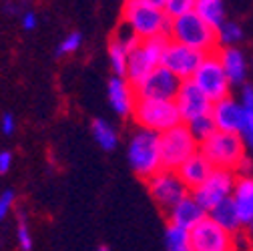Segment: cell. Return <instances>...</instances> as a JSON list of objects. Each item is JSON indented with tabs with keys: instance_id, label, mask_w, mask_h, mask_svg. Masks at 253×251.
Segmentation results:
<instances>
[{
	"instance_id": "obj_1",
	"label": "cell",
	"mask_w": 253,
	"mask_h": 251,
	"mask_svg": "<svg viewBox=\"0 0 253 251\" xmlns=\"http://www.w3.org/2000/svg\"><path fill=\"white\" fill-rule=\"evenodd\" d=\"M126 157H129V165L135 175L143 181H149L163 169L161 135L137 127L129 139V145H126Z\"/></svg>"
},
{
	"instance_id": "obj_2",
	"label": "cell",
	"mask_w": 253,
	"mask_h": 251,
	"mask_svg": "<svg viewBox=\"0 0 253 251\" xmlns=\"http://www.w3.org/2000/svg\"><path fill=\"white\" fill-rule=\"evenodd\" d=\"M123 24L131 28L141 39H153L157 35H169L171 18L163 8H157L145 0H125L123 4Z\"/></svg>"
},
{
	"instance_id": "obj_3",
	"label": "cell",
	"mask_w": 253,
	"mask_h": 251,
	"mask_svg": "<svg viewBox=\"0 0 253 251\" xmlns=\"http://www.w3.org/2000/svg\"><path fill=\"white\" fill-rule=\"evenodd\" d=\"M169 39L173 42L195 48L203 54H211L219 48L217 30H213L195 10L187 12L183 16H177V18H171Z\"/></svg>"
},
{
	"instance_id": "obj_4",
	"label": "cell",
	"mask_w": 253,
	"mask_h": 251,
	"mask_svg": "<svg viewBox=\"0 0 253 251\" xmlns=\"http://www.w3.org/2000/svg\"><path fill=\"white\" fill-rule=\"evenodd\" d=\"M199 153L213 165V169L237 171L239 163L247 157V147L241 135L215 131L205 143L199 145Z\"/></svg>"
},
{
	"instance_id": "obj_5",
	"label": "cell",
	"mask_w": 253,
	"mask_h": 251,
	"mask_svg": "<svg viewBox=\"0 0 253 251\" xmlns=\"http://www.w3.org/2000/svg\"><path fill=\"white\" fill-rule=\"evenodd\" d=\"M133 121L139 129H147L153 133H167L173 127L181 125V115L175 101H157V99H139L133 109Z\"/></svg>"
},
{
	"instance_id": "obj_6",
	"label": "cell",
	"mask_w": 253,
	"mask_h": 251,
	"mask_svg": "<svg viewBox=\"0 0 253 251\" xmlns=\"http://www.w3.org/2000/svg\"><path fill=\"white\" fill-rule=\"evenodd\" d=\"M171 39L169 35H157L153 39L141 41L139 46H135L129 56H126V81L133 86H137L153 69L161 67L163 54L169 46Z\"/></svg>"
},
{
	"instance_id": "obj_7",
	"label": "cell",
	"mask_w": 253,
	"mask_h": 251,
	"mask_svg": "<svg viewBox=\"0 0 253 251\" xmlns=\"http://www.w3.org/2000/svg\"><path fill=\"white\" fill-rule=\"evenodd\" d=\"M199 153V143L191 135L185 123L177 125L171 131L161 135V161L163 169L177 171L187 159Z\"/></svg>"
},
{
	"instance_id": "obj_8",
	"label": "cell",
	"mask_w": 253,
	"mask_h": 251,
	"mask_svg": "<svg viewBox=\"0 0 253 251\" xmlns=\"http://www.w3.org/2000/svg\"><path fill=\"white\" fill-rule=\"evenodd\" d=\"M199 88L203 95L211 101V103H217L221 99L229 97V90H231V83L221 67L219 62V56H217V50L207 54L203 58V62L199 65V69L195 71L193 79H191Z\"/></svg>"
},
{
	"instance_id": "obj_9",
	"label": "cell",
	"mask_w": 253,
	"mask_h": 251,
	"mask_svg": "<svg viewBox=\"0 0 253 251\" xmlns=\"http://www.w3.org/2000/svg\"><path fill=\"white\" fill-rule=\"evenodd\" d=\"M147 189L153 197V201L157 203L163 213H169L181 199H185L189 193L187 185L181 181V177L177 175V171H169V169H161L157 175H153L147 181Z\"/></svg>"
},
{
	"instance_id": "obj_10",
	"label": "cell",
	"mask_w": 253,
	"mask_h": 251,
	"mask_svg": "<svg viewBox=\"0 0 253 251\" xmlns=\"http://www.w3.org/2000/svg\"><path fill=\"white\" fill-rule=\"evenodd\" d=\"M235 179H237V175H235L233 171L213 169V173L205 179V183H201L197 189H193L191 195H193L195 201L209 213L215 205H219L221 201H225V199L231 197Z\"/></svg>"
},
{
	"instance_id": "obj_11",
	"label": "cell",
	"mask_w": 253,
	"mask_h": 251,
	"mask_svg": "<svg viewBox=\"0 0 253 251\" xmlns=\"http://www.w3.org/2000/svg\"><path fill=\"white\" fill-rule=\"evenodd\" d=\"M181 79L167 71L163 65L153 69L137 86L139 99H157V101H175L177 92L181 88Z\"/></svg>"
},
{
	"instance_id": "obj_12",
	"label": "cell",
	"mask_w": 253,
	"mask_h": 251,
	"mask_svg": "<svg viewBox=\"0 0 253 251\" xmlns=\"http://www.w3.org/2000/svg\"><path fill=\"white\" fill-rule=\"evenodd\" d=\"M191 245L195 251H235V235L219 227L211 217H205L191 231Z\"/></svg>"
},
{
	"instance_id": "obj_13",
	"label": "cell",
	"mask_w": 253,
	"mask_h": 251,
	"mask_svg": "<svg viewBox=\"0 0 253 251\" xmlns=\"http://www.w3.org/2000/svg\"><path fill=\"white\" fill-rule=\"evenodd\" d=\"M207 54L195 50V48H189L185 44H179V42H169L165 54H163V60H161V65L171 71L175 77H179L181 81H189V79H193L195 71L199 69V65L203 62Z\"/></svg>"
},
{
	"instance_id": "obj_14",
	"label": "cell",
	"mask_w": 253,
	"mask_h": 251,
	"mask_svg": "<svg viewBox=\"0 0 253 251\" xmlns=\"http://www.w3.org/2000/svg\"><path fill=\"white\" fill-rule=\"evenodd\" d=\"M175 105H177L181 121L185 125H189L191 121H195L199 117L211 115V109H213V103L203 95L201 88L191 79L181 83V88H179L177 97H175Z\"/></svg>"
},
{
	"instance_id": "obj_15",
	"label": "cell",
	"mask_w": 253,
	"mask_h": 251,
	"mask_svg": "<svg viewBox=\"0 0 253 251\" xmlns=\"http://www.w3.org/2000/svg\"><path fill=\"white\" fill-rule=\"evenodd\" d=\"M211 119L215 123L217 131L241 135V129H243V107L231 95L217 101V103H213Z\"/></svg>"
},
{
	"instance_id": "obj_16",
	"label": "cell",
	"mask_w": 253,
	"mask_h": 251,
	"mask_svg": "<svg viewBox=\"0 0 253 251\" xmlns=\"http://www.w3.org/2000/svg\"><path fill=\"white\" fill-rule=\"evenodd\" d=\"M107 97L109 105L119 117H131L135 103H137V90L125 77H111L107 84Z\"/></svg>"
},
{
	"instance_id": "obj_17",
	"label": "cell",
	"mask_w": 253,
	"mask_h": 251,
	"mask_svg": "<svg viewBox=\"0 0 253 251\" xmlns=\"http://www.w3.org/2000/svg\"><path fill=\"white\" fill-rule=\"evenodd\" d=\"M167 215V223L169 225H175V227H181L185 231H191L197 223H201L203 219L207 217V211L195 201V197L189 193L185 199H181Z\"/></svg>"
},
{
	"instance_id": "obj_18",
	"label": "cell",
	"mask_w": 253,
	"mask_h": 251,
	"mask_svg": "<svg viewBox=\"0 0 253 251\" xmlns=\"http://www.w3.org/2000/svg\"><path fill=\"white\" fill-rule=\"evenodd\" d=\"M217 56L231 86H243L247 81V73H249V65L245 60L243 50H239L237 46H221L217 48Z\"/></svg>"
},
{
	"instance_id": "obj_19",
	"label": "cell",
	"mask_w": 253,
	"mask_h": 251,
	"mask_svg": "<svg viewBox=\"0 0 253 251\" xmlns=\"http://www.w3.org/2000/svg\"><path fill=\"white\" fill-rule=\"evenodd\" d=\"M231 201L237 209V215L241 219V225L247 227L253 221V175L237 177L233 185Z\"/></svg>"
},
{
	"instance_id": "obj_20",
	"label": "cell",
	"mask_w": 253,
	"mask_h": 251,
	"mask_svg": "<svg viewBox=\"0 0 253 251\" xmlns=\"http://www.w3.org/2000/svg\"><path fill=\"white\" fill-rule=\"evenodd\" d=\"M213 173V165L205 159L201 153H195L191 159H187L179 169H177V175L181 177V181L187 185L189 191L197 189L201 183H205V179Z\"/></svg>"
},
{
	"instance_id": "obj_21",
	"label": "cell",
	"mask_w": 253,
	"mask_h": 251,
	"mask_svg": "<svg viewBox=\"0 0 253 251\" xmlns=\"http://www.w3.org/2000/svg\"><path fill=\"white\" fill-rule=\"evenodd\" d=\"M207 217H211L219 227H223V229H225L227 233H231V235H239L241 229H243L241 219H239V215H237V209H235L231 197L225 199V201H221L219 205H215V207L207 213Z\"/></svg>"
},
{
	"instance_id": "obj_22",
	"label": "cell",
	"mask_w": 253,
	"mask_h": 251,
	"mask_svg": "<svg viewBox=\"0 0 253 251\" xmlns=\"http://www.w3.org/2000/svg\"><path fill=\"white\" fill-rule=\"evenodd\" d=\"M195 12H197L213 30H219L221 26L227 22L225 0H197Z\"/></svg>"
},
{
	"instance_id": "obj_23",
	"label": "cell",
	"mask_w": 253,
	"mask_h": 251,
	"mask_svg": "<svg viewBox=\"0 0 253 251\" xmlns=\"http://www.w3.org/2000/svg\"><path fill=\"white\" fill-rule=\"evenodd\" d=\"M243 107V129H241V139L245 147L253 153V84H243L241 86V99Z\"/></svg>"
},
{
	"instance_id": "obj_24",
	"label": "cell",
	"mask_w": 253,
	"mask_h": 251,
	"mask_svg": "<svg viewBox=\"0 0 253 251\" xmlns=\"http://www.w3.org/2000/svg\"><path fill=\"white\" fill-rule=\"evenodd\" d=\"M90 133H92V139L97 141V145L103 149V151H115L117 145H119V135L115 131V127L111 123H107L105 119H94L90 123Z\"/></svg>"
},
{
	"instance_id": "obj_25",
	"label": "cell",
	"mask_w": 253,
	"mask_h": 251,
	"mask_svg": "<svg viewBox=\"0 0 253 251\" xmlns=\"http://www.w3.org/2000/svg\"><path fill=\"white\" fill-rule=\"evenodd\" d=\"M126 56H129V50L123 46L119 39L113 37L109 42V65L115 77H126Z\"/></svg>"
},
{
	"instance_id": "obj_26",
	"label": "cell",
	"mask_w": 253,
	"mask_h": 251,
	"mask_svg": "<svg viewBox=\"0 0 253 251\" xmlns=\"http://www.w3.org/2000/svg\"><path fill=\"white\" fill-rule=\"evenodd\" d=\"M165 247H167V251H195L191 245L189 231L169 225V223H167V231H165Z\"/></svg>"
},
{
	"instance_id": "obj_27",
	"label": "cell",
	"mask_w": 253,
	"mask_h": 251,
	"mask_svg": "<svg viewBox=\"0 0 253 251\" xmlns=\"http://www.w3.org/2000/svg\"><path fill=\"white\" fill-rule=\"evenodd\" d=\"M243 41V28L237 22L227 20L223 26L217 30V42L221 46H237V42Z\"/></svg>"
},
{
	"instance_id": "obj_28",
	"label": "cell",
	"mask_w": 253,
	"mask_h": 251,
	"mask_svg": "<svg viewBox=\"0 0 253 251\" xmlns=\"http://www.w3.org/2000/svg\"><path fill=\"white\" fill-rule=\"evenodd\" d=\"M189 127V131H191V135L195 137V141L201 145V143H205L215 131H217V127H215V123H213V119H211V115H205V117H199V119H195V121H191L187 125Z\"/></svg>"
},
{
	"instance_id": "obj_29",
	"label": "cell",
	"mask_w": 253,
	"mask_h": 251,
	"mask_svg": "<svg viewBox=\"0 0 253 251\" xmlns=\"http://www.w3.org/2000/svg\"><path fill=\"white\" fill-rule=\"evenodd\" d=\"M195 4H197V0H165L163 10L167 12L169 18H177L187 12H193Z\"/></svg>"
},
{
	"instance_id": "obj_30",
	"label": "cell",
	"mask_w": 253,
	"mask_h": 251,
	"mask_svg": "<svg viewBox=\"0 0 253 251\" xmlns=\"http://www.w3.org/2000/svg\"><path fill=\"white\" fill-rule=\"evenodd\" d=\"M16 241L20 245L22 251H33V235H30L28 223H26V217L20 211L18 213V225H16Z\"/></svg>"
},
{
	"instance_id": "obj_31",
	"label": "cell",
	"mask_w": 253,
	"mask_h": 251,
	"mask_svg": "<svg viewBox=\"0 0 253 251\" xmlns=\"http://www.w3.org/2000/svg\"><path fill=\"white\" fill-rule=\"evenodd\" d=\"M83 44V35L81 33H69L65 39L60 41V44L56 46V56H67V54H73L81 48Z\"/></svg>"
},
{
	"instance_id": "obj_32",
	"label": "cell",
	"mask_w": 253,
	"mask_h": 251,
	"mask_svg": "<svg viewBox=\"0 0 253 251\" xmlns=\"http://www.w3.org/2000/svg\"><path fill=\"white\" fill-rule=\"evenodd\" d=\"M14 201H16V193L12 189H6L0 193V221H4L10 215V211L14 209Z\"/></svg>"
},
{
	"instance_id": "obj_33",
	"label": "cell",
	"mask_w": 253,
	"mask_h": 251,
	"mask_svg": "<svg viewBox=\"0 0 253 251\" xmlns=\"http://www.w3.org/2000/svg\"><path fill=\"white\" fill-rule=\"evenodd\" d=\"M39 26V16L35 10H24L22 12V28L24 30H35Z\"/></svg>"
},
{
	"instance_id": "obj_34",
	"label": "cell",
	"mask_w": 253,
	"mask_h": 251,
	"mask_svg": "<svg viewBox=\"0 0 253 251\" xmlns=\"http://www.w3.org/2000/svg\"><path fill=\"white\" fill-rule=\"evenodd\" d=\"M0 131H2L6 137L14 135V131H16V123H14V117H12V115H4L2 119H0Z\"/></svg>"
},
{
	"instance_id": "obj_35",
	"label": "cell",
	"mask_w": 253,
	"mask_h": 251,
	"mask_svg": "<svg viewBox=\"0 0 253 251\" xmlns=\"http://www.w3.org/2000/svg\"><path fill=\"white\" fill-rule=\"evenodd\" d=\"M12 167V153L10 151H0V175H6Z\"/></svg>"
},
{
	"instance_id": "obj_36",
	"label": "cell",
	"mask_w": 253,
	"mask_h": 251,
	"mask_svg": "<svg viewBox=\"0 0 253 251\" xmlns=\"http://www.w3.org/2000/svg\"><path fill=\"white\" fill-rule=\"evenodd\" d=\"M245 237H247V243H249V247L253 249V221L245 227Z\"/></svg>"
},
{
	"instance_id": "obj_37",
	"label": "cell",
	"mask_w": 253,
	"mask_h": 251,
	"mask_svg": "<svg viewBox=\"0 0 253 251\" xmlns=\"http://www.w3.org/2000/svg\"><path fill=\"white\" fill-rule=\"evenodd\" d=\"M145 2H149V4H153L157 8H163L165 6V0H145Z\"/></svg>"
},
{
	"instance_id": "obj_38",
	"label": "cell",
	"mask_w": 253,
	"mask_h": 251,
	"mask_svg": "<svg viewBox=\"0 0 253 251\" xmlns=\"http://www.w3.org/2000/svg\"><path fill=\"white\" fill-rule=\"evenodd\" d=\"M6 12L8 14H16L18 12V4H6Z\"/></svg>"
},
{
	"instance_id": "obj_39",
	"label": "cell",
	"mask_w": 253,
	"mask_h": 251,
	"mask_svg": "<svg viewBox=\"0 0 253 251\" xmlns=\"http://www.w3.org/2000/svg\"><path fill=\"white\" fill-rule=\"evenodd\" d=\"M99 251H109V247H99Z\"/></svg>"
},
{
	"instance_id": "obj_40",
	"label": "cell",
	"mask_w": 253,
	"mask_h": 251,
	"mask_svg": "<svg viewBox=\"0 0 253 251\" xmlns=\"http://www.w3.org/2000/svg\"><path fill=\"white\" fill-rule=\"evenodd\" d=\"M251 67H253V62H251Z\"/></svg>"
}]
</instances>
